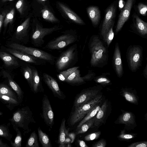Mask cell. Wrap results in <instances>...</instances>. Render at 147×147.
<instances>
[{"label": "cell", "mask_w": 147, "mask_h": 147, "mask_svg": "<svg viewBox=\"0 0 147 147\" xmlns=\"http://www.w3.org/2000/svg\"><path fill=\"white\" fill-rule=\"evenodd\" d=\"M67 144L66 145V147H71V144H70V143H68V144Z\"/></svg>", "instance_id": "cell-56"}, {"label": "cell", "mask_w": 147, "mask_h": 147, "mask_svg": "<svg viewBox=\"0 0 147 147\" xmlns=\"http://www.w3.org/2000/svg\"><path fill=\"white\" fill-rule=\"evenodd\" d=\"M59 5L69 18L74 22L80 24H84L83 21L74 12L64 4L59 2Z\"/></svg>", "instance_id": "cell-22"}, {"label": "cell", "mask_w": 147, "mask_h": 147, "mask_svg": "<svg viewBox=\"0 0 147 147\" xmlns=\"http://www.w3.org/2000/svg\"><path fill=\"white\" fill-rule=\"evenodd\" d=\"M101 90V88L93 87L82 90L75 98L74 108L82 106L93 99L100 94Z\"/></svg>", "instance_id": "cell-8"}, {"label": "cell", "mask_w": 147, "mask_h": 147, "mask_svg": "<svg viewBox=\"0 0 147 147\" xmlns=\"http://www.w3.org/2000/svg\"><path fill=\"white\" fill-rule=\"evenodd\" d=\"M108 106L107 102L105 101L102 105L100 109L96 115L93 126L97 127L103 122L107 113Z\"/></svg>", "instance_id": "cell-19"}, {"label": "cell", "mask_w": 147, "mask_h": 147, "mask_svg": "<svg viewBox=\"0 0 147 147\" xmlns=\"http://www.w3.org/2000/svg\"><path fill=\"white\" fill-rule=\"evenodd\" d=\"M42 117L47 125L51 129L54 123V114L47 96L44 94L42 100Z\"/></svg>", "instance_id": "cell-9"}, {"label": "cell", "mask_w": 147, "mask_h": 147, "mask_svg": "<svg viewBox=\"0 0 147 147\" xmlns=\"http://www.w3.org/2000/svg\"><path fill=\"white\" fill-rule=\"evenodd\" d=\"M144 75H145V77L146 78L147 76V66L146 65L144 71Z\"/></svg>", "instance_id": "cell-55"}, {"label": "cell", "mask_w": 147, "mask_h": 147, "mask_svg": "<svg viewBox=\"0 0 147 147\" xmlns=\"http://www.w3.org/2000/svg\"><path fill=\"white\" fill-rule=\"evenodd\" d=\"M16 7L20 14H23L24 7V0H18L16 4Z\"/></svg>", "instance_id": "cell-44"}, {"label": "cell", "mask_w": 147, "mask_h": 147, "mask_svg": "<svg viewBox=\"0 0 147 147\" xmlns=\"http://www.w3.org/2000/svg\"><path fill=\"white\" fill-rule=\"evenodd\" d=\"M0 99L9 105L15 106L19 104L17 100L6 95H0Z\"/></svg>", "instance_id": "cell-38"}, {"label": "cell", "mask_w": 147, "mask_h": 147, "mask_svg": "<svg viewBox=\"0 0 147 147\" xmlns=\"http://www.w3.org/2000/svg\"><path fill=\"white\" fill-rule=\"evenodd\" d=\"M114 65L117 74L120 77L123 74V67L120 51L118 44L116 45L114 57Z\"/></svg>", "instance_id": "cell-17"}, {"label": "cell", "mask_w": 147, "mask_h": 147, "mask_svg": "<svg viewBox=\"0 0 147 147\" xmlns=\"http://www.w3.org/2000/svg\"><path fill=\"white\" fill-rule=\"evenodd\" d=\"M3 73L4 77L7 79L9 85L16 93L19 100L21 102L23 97V92L21 88L12 79L9 73L5 71H3Z\"/></svg>", "instance_id": "cell-20"}, {"label": "cell", "mask_w": 147, "mask_h": 147, "mask_svg": "<svg viewBox=\"0 0 147 147\" xmlns=\"http://www.w3.org/2000/svg\"><path fill=\"white\" fill-rule=\"evenodd\" d=\"M16 132V136L14 142L11 141V144L13 147H21L22 141L21 133L19 129L17 127H13Z\"/></svg>", "instance_id": "cell-37"}, {"label": "cell", "mask_w": 147, "mask_h": 147, "mask_svg": "<svg viewBox=\"0 0 147 147\" xmlns=\"http://www.w3.org/2000/svg\"><path fill=\"white\" fill-rule=\"evenodd\" d=\"M95 118L96 115L87 121L79 127L76 128L75 133L76 135L84 133L87 131L90 127L93 126Z\"/></svg>", "instance_id": "cell-29"}, {"label": "cell", "mask_w": 147, "mask_h": 147, "mask_svg": "<svg viewBox=\"0 0 147 147\" xmlns=\"http://www.w3.org/2000/svg\"><path fill=\"white\" fill-rule=\"evenodd\" d=\"M89 46L91 54L90 64L92 66H97L106 60L107 50L98 37L91 38Z\"/></svg>", "instance_id": "cell-3"}, {"label": "cell", "mask_w": 147, "mask_h": 147, "mask_svg": "<svg viewBox=\"0 0 147 147\" xmlns=\"http://www.w3.org/2000/svg\"><path fill=\"white\" fill-rule=\"evenodd\" d=\"M0 59L3 61L7 67L18 66L19 63L13 56L6 52H0Z\"/></svg>", "instance_id": "cell-23"}, {"label": "cell", "mask_w": 147, "mask_h": 147, "mask_svg": "<svg viewBox=\"0 0 147 147\" xmlns=\"http://www.w3.org/2000/svg\"><path fill=\"white\" fill-rule=\"evenodd\" d=\"M9 45L10 48L43 60L52 65L55 63L56 57L40 49L28 47L15 43H11Z\"/></svg>", "instance_id": "cell-6"}, {"label": "cell", "mask_w": 147, "mask_h": 147, "mask_svg": "<svg viewBox=\"0 0 147 147\" xmlns=\"http://www.w3.org/2000/svg\"><path fill=\"white\" fill-rule=\"evenodd\" d=\"M76 135L75 133H71L68 134V137L71 139V143H73L75 140Z\"/></svg>", "instance_id": "cell-50"}, {"label": "cell", "mask_w": 147, "mask_h": 147, "mask_svg": "<svg viewBox=\"0 0 147 147\" xmlns=\"http://www.w3.org/2000/svg\"><path fill=\"white\" fill-rule=\"evenodd\" d=\"M94 80L96 83L102 85H108L110 84L111 81L107 77L104 76H99L95 78Z\"/></svg>", "instance_id": "cell-40"}, {"label": "cell", "mask_w": 147, "mask_h": 147, "mask_svg": "<svg viewBox=\"0 0 147 147\" xmlns=\"http://www.w3.org/2000/svg\"><path fill=\"white\" fill-rule=\"evenodd\" d=\"M78 142L79 145L81 147H88L85 142L83 140H78Z\"/></svg>", "instance_id": "cell-51"}, {"label": "cell", "mask_w": 147, "mask_h": 147, "mask_svg": "<svg viewBox=\"0 0 147 147\" xmlns=\"http://www.w3.org/2000/svg\"><path fill=\"white\" fill-rule=\"evenodd\" d=\"M102 94H100L90 101L82 106L74 108L69 117V125L70 126H73L81 121L94 105L102 101Z\"/></svg>", "instance_id": "cell-5"}, {"label": "cell", "mask_w": 147, "mask_h": 147, "mask_svg": "<svg viewBox=\"0 0 147 147\" xmlns=\"http://www.w3.org/2000/svg\"><path fill=\"white\" fill-rule=\"evenodd\" d=\"M61 28L59 26L44 28L39 24L36 23L31 36L32 44L36 47H42L44 43V38L45 36Z\"/></svg>", "instance_id": "cell-7"}, {"label": "cell", "mask_w": 147, "mask_h": 147, "mask_svg": "<svg viewBox=\"0 0 147 147\" xmlns=\"http://www.w3.org/2000/svg\"><path fill=\"white\" fill-rule=\"evenodd\" d=\"M41 1H47V0H40Z\"/></svg>", "instance_id": "cell-59"}, {"label": "cell", "mask_w": 147, "mask_h": 147, "mask_svg": "<svg viewBox=\"0 0 147 147\" xmlns=\"http://www.w3.org/2000/svg\"><path fill=\"white\" fill-rule=\"evenodd\" d=\"M41 12L43 18L46 20L51 22H57L58 20L55 17L53 14L47 9H42Z\"/></svg>", "instance_id": "cell-35"}, {"label": "cell", "mask_w": 147, "mask_h": 147, "mask_svg": "<svg viewBox=\"0 0 147 147\" xmlns=\"http://www.w3.org/2000/svg\"><path fill=\"white\" fill-rule=\"evenodd\" d=\"M136 26L139 32L142 35H145L147 33V23L142 20L137 16H135Z\"/></svg>", "instance_id": "cell-30"}, {"label": "cell", "mask_w": 147, "mask_h": 147, "mask_svg": "<svg viewBox=\"0 0 147 147\" xmlns=\"http://www.w3.org/2000/svg\"><path fill=\"white\" fill-rule=\"evenodd\" d=\"M15 13V9H12L6 16L3 21V25L4 27H6L8 24L11 23L13 20Z\"/></svg>", "instance_id": "cell-39"}, {"label": "cell", "mask_w": 147, "mask_h": 147, "mask_svg": "<svg viewBox=\"0 0 147 147\" xmlns=\"http://www.w3.org/2000/svg\"><path fill=\"white\" fill-rule=\"evenodd\" d=\"M125 2L123 0H119V7L120 9H122L124 7Z\"/></svg>", "instance_id": "cell-52"}, {"label": "cell", "mask_w": 147, "mask_h": 147, "mask_svg": "<svg viewBox=\"0 0 147 147\" xmlns=\"http://www.w3.org/2000/svg\"><path fill=\"white\" fill-rule=\"evenodd\" d=\"M79 67H72L69 68L65 70L62 71L57 75V77L60 81L65 82L67 78Z\"/></svg>", "instance_id": "cell-32"}, {"label": "cell", "mask_w": 147, "mask_h": 147, "mask_svg": "<svg viewBox=\"0 0 147 147\" xmlns=\"http://www.w3.org/2000/svg\"><path fill=\"white\" fill-rule=\"evenodd\" d=\"M87 12L92 24L97 25L100 18V12L98 8L95 6H91L87 9Z\"/></svg>", "instance_id": "cell-25"}, {"label": "cell", "mask_w": 147, "mask_h": 147, "mask_svg": "<svg viewBox=\"0 0 147 147\" xmlns=\"http://www.w3.org/2000/svg\"><path fill=\"white\" fill-rule=\"evenodd\" d=\"M147 141H141L133 143L128 146V147H146Z\"/></svg>", "instance_id": "cell-46"}, {"label": "cell", "mask_w": 147, "mask_h": 147, "mask_svg": "<svg viewBox=\"0 0 147 147\" xmlns=\"http://www.w3.org/2000/svg\"><path fill=\"white\" fill-rule=\"evenodd\" d=\"M115 13V8L113 5L111 6L106 12L101 32V34L105 41L106 35L110 28L112 26Z\"/></svg>", "instance_id": "cell-12"}, {"label": "cell", "mask_w": 147, "mask_h": 147, "mask_svg": "<svg viewBox=\"0 0 147 147\" xmlns=\"http://www.w3.org/2000/svg\"><path fill=\"white\" fill-rule=\"evenodd\" d=\"M117 122L119 123L124 124L130 127L135 126L136 125L134 115L131 112L128 111L123 113L119 117Z\"/></svg>", "instance_id": "cell-16"}, {"label": "cell", "mask_w": 147, "mask_h": 147, "mask_svg": "<svg viewBox=\"0 0 147 147\" xmlns=\"http://www.w3.org/2000/svg\"><path fill=\"white\" fill-rule=\"evenodd\" d=\"M6 13L5 12H3L0 14V32L3 23V19L5 16Z\"/></svg>", "instance_id": "cell-48"}, {"label": "cell", "mask_w": 147, "mask_h": 147, "mask_svg": "<svg viewBox=\"0 0 147 147\" xmlns=\"http://www.w3.org/2000/svg\"><path fill=\"white\" fill-rule=\"evenodd\" d=\"M0 136L11 141L12 136L7 126L4 125H0Z\"/></svg>", "instance_id": "cell-36"}, {"label": "cell", "mask_w": 147, "mask_h": 147, "mask_svg": "<svg viewBox=\"0 0 147 147\" xmlns=\"http://www.w3.org/2000/svg\"><path fill=\"white\" fill-rule=\"evenodd\" d=\"M43 81L51 90L55 96L61 99H64L65 96L60 89L57 81L51 76L46 73H43Z\"/></svg>", "instance_id": "cell-10"}, {"label": "cell", "mask_w": 147, "mask_h": 147, "mask_svg": "<svg viewBox=\"0 0 147 147\" xmlns=\"http://www.w3.org/2000/svg\"><path fill=\"white\" fill-rule=\"evenodd\" d=\"M101 102L102 101L96 104L90 110L85 117L80 121L77 126V128L79 127L87 121L93 118L96 115L101 107Z\"/></svg>", "instance_id": "cell-26"}, {"label": "cell", "mask_w": 147, "mask_h": 147, "mask_svg": "<svg viewBox=\"0 0 147 147\" xmlns=\"http://www.w3.org/2000/svg\"><path fill=\"white\" fill-rule=\"evenodd\" d=\"M9 147L8 145L3 143L2 140L0 139V147Z\"/></svg>", "instance_id": "cell-53"}, {"label": "cell", "mask_w": 147, "mask_h": 147, "mask_svg": "<svg viewBox=\"0 0 147 147\" xmlns=\"http://www.w3.org/2000/svg\"><path fill=\"white\" fill-rule=\"evenodd\" d=\"M23 74L25 78L27 80L32 91L33 84L32 68L29 66L26 65L23 69Z\"/></svg>", "instance_id": "cell-31"}, {"label": "cell", "mask_w": 147, "mask_h": 147, "mask_svg": "<svg viewBox=\"0 0 147 147\" xmlns=\"http://www.w3.org/2000/svg\"><path fill=\"white\" fill-rule=\"evenodd\" d=\"M138 8L140 13L143 16H145L147 11V6L142 3H139L138 6Z\"/></svg>", "instance_id": "cell-45"}, {"label": "cell", "mask_w": 147, "mask_h": 147, "mask_svg": "<svg viewBox=\"0 0 147 147\" xmlns=\"http://www.w3.org/2000/svg\"><path fill=\"white\" fill-rule=\"evenodd\" d=\"M92 75H93L92 74L88 73L87 74L84 76L82 77V78L84 81H88L92 79Z\"/></svg>", "instance_id": "cell-49"}, {"label": "cell", "mask_w": 147, "mask_h": 147, "mask_svg": "<svg viewBox=\"0 0 147 147\" xmlns=\"http://www.w3.org/2000/svg\"><path fill=\"white\" fill-rule=\"evenodd\" d=\"M71 139L69 137H67L65 138V140L64 144L65 145L67 144L71 143Z\"/></svg>", "instance_id": "cell-54"}, {"label": "cell", "mask_w": 147, "mask_h": 147, "mask_svg": "<svg viewBox=\"0 0 147 147\" xmlns=\"http://www.w3.org/2000/svg\"><path fill=\"white\" fill-rule=\"evenodd\" d=\"M0 95L7 96L17 100L14 93L9 86L5 84H0Z\"/></svg>", "instance_id": "cell-33"}, {"label": "cell", "mask_w": 147, "mask_h": 147, "mask_svg": "<svg viewBox=\"0 0 147 147\" xmlns=\"http://www.w3.org/2000/svg\"><path fill=\"white\" fill-rule=\"evenodd\" d=\"M78 51L76 44L73 45L63 51L56 59L55 64L58 71L71 68L77 61Z\"/></svg>", "instance_id": "cell-2"}, {"label": "cell", "mask_w": 147, "mask_h": 147, "mask_svg": "<svg viewBox=\"0 0 147 147\" xmlns=\"http://www.w3.org/2000/svg\"><path fill=\"white\" fill-rule=\"evenodd\" d=\"M141 56V49L138 47H134L129 50L128 53V59L132 70H136L140 66Z\"/></svg>", "instance_id": "cell-13"}, {"label": "cell", "mask_w": 147, "mask_h": 147, "mask_svg": "<svg viewBox=\"0 0 147 147\" xmlns=\"http://www.w3.org/2000/svg\"><path fill=\"white\" fill-rule=\"evenodd\" d=\"M6 50L14 56L26 62L32 63L37 65H43L46 62V61L43 60L15 49L10 48L7 49Z\"/></svg>", "instance_id": "cell-11"}, {"label": "cell", "mask_w": 147, "mask_h": 147, "mask_svg": "<svg viewBox=\"0 0 147 147\" xmlns=\"http://www.w3.org/2000/svg\"><path fill=\"white\" fill-rule=\"evenodd\" d=\"M30 20V18H28L17 27L15 34L16 39L25 42H28L29 38L28 29Z\"/></svg>", "instance_id": "cell-14"}, {"label": "cell", "mask_w": 147, "mask_h": 147, "mask_svg": "<svg viewBox=\"0 0 147 147\" xmlns=\"http://www.w3.org/2000/svg\"><path fill=\"white\" fill-rule=\"evenodd\" d=\"M9 120L13 127L22 128L24 134L30 131V124L36 123L32 112L28 106L18 109L13 113L12 117Z\"/></svg>", "instance_id": "cell-1"}, {"label": "cell", "mask_w": 147, "mask_h": 147, "mask_svg": "<svg viewBox=\"0 0 147 147\" xmlns=\"http://www.w3.org/2000/svg\"><path fill=\"white\" fill-rule=\"evenodd\" d=\"M107 144L106 140L101 139L98 141L93 144V147H105Z\"/></svg>", "instance_id": "cell-47"}, {"label": "cell", "mask_w": 147, "mask_h": 147, "mask_svg": "<svg viewBox=\"0 0 147 147\" xmlns=\"http://www.w3.org/2000/svg\"><path fill=\"white\" fill-rule=\"evenodd\" d=\"M26 147H39L37 136L35 131L30 134L26 142Z\"/></svg>", "instance_id": "cell-34"}, {"label": "cell", "mask_w": 147, "mask_h": 147, "mask_svg": "<svg viewBox=\"0 0 147 147\" xmlns=\"http://www.w3.org/2000/svg\"><path fill=\"white\" fill-rule=\"evenodd\" d=\"M13 0H1L2 2H6L7 1H12Z\"/></svg>", "instance_id": "cell-57"}, {"label": "cell", "mask_w": 147, "mask_h": 147, "mask_svg": "<svg viewBox=\"0 0 147 147\" xmlns=\"http://www.w3.org/2000/svg\"><path fill=\"white\" fill-rule=\"evenodd\" d=\"M101 134L100 131H98L87 135L84 137V139L87 141H92L98 139Z\"/></svg>", "instance_id": "cell-42"}, {"label": "cell", "mask_w": 147, "mask_h": 147, "mask_svg": "<svg viewBox=\"0 0 147 147\" xmlns=\"http://www.w3.org/2000/svg\"><path fill=\"white\" fill-rule=\"evenodd\" d=\"M121 94L129 102L134 104H138V98L133 91L127 88L121 90Z\"/></svg>", "instance_id": "cell-24"}, {"label": "cell", "mask_w": 147, "mask_h": 147, "mask_svg": "<svg viewBox=\"0 0 147 147\" xmlns=\"http://www.w3.org/2000/svg\"><path fill=\"white\" fill-rule=\"evenodd\" d=\"M37 130L39 140L42 146L52 147L51 141L48 135L43 132L40 127L38 128Z\"/></svg>", "instance_id": "cell-28"}, {"label": "cell", "mask_w": 147, "mask_h": 147, "mask_svg": "<svg viewBox=\"0 0 147 147\" xmlns=\"http://www.w3.org/2000/svg\"><path fill=\"white\" fill-rule=\"evenodd\" d=\"M66 120L63 118L61 121L59 129V135L57 143L59 144V147H65L64 142L66 138V129L65 126Z\"/></svg>", "instance_id": "cell-27"}, {"label": "cell", "mask_w": 147, "mask_h": 147, "mask_svg": "<svg viewBox=\"0 0 147 147\" xmlns=\"http://www.w3.org/2000/svg\"><path fill=\"white\" fill-rule=\"evenodd\" d=\"M114 36V33L112 26L107 33L105 37V42L107 43L108 46L109 45L113 39Z\"/></svg>", "instance_id": "cell-43"}, {"label": "cell", "mask_w": 147, "mask_h": 147, "mask_svg": "<svg viewBox=\"0 0 147 147\" xmlns=\"http://www.w3.org/2000/svg\"><path fill=\"white\" fill-rule=\"evenodd\" d=\"M63 33L50 41L43 49L49 50H61L78 40V36L75 32L67 31Z\"/></svg>", "instance_id": "cell-4"}, {"label": "cell", "mask_w": 147, "mask_h": 147, "mask_svg": "<svg viewBox=\"0 0 147 147\" xmlns=\"http://www.w3.org/2000/svg\"><path fill=\"white\" fill-rule=\"evenodd\" d=\"M135 134H133L127 133L124 130L121 131L119 136L118 138L122 140H129L134 138Z\"/></svg>", "instance_id": "cell-41"}, {"label": "cell", "mask_w": 147, "mask_h": 147, "mask_svg": "<svg viewBox=\"0 0 147 147\" xmlns=\"http://www.w3.org/2000/svg\"><path fill=\"white\" fill-rule=\"evenodd\" d=\"M80 71L78 69L72 73L65 82L72 86H78L84 83L85 81L81 77Z\"/></svg>", "instance_id": "cell-21"}, {"label": "cell", "mask_w": 147, "mask_h": 147, "mask_svg": "<svg viewBox=\"0 0 147 147\" xmlns=\"http://www.w3.org/2000/svg\"><path fill=\"white\" fill-rule=\"evenodd\" d=\"M133 1L134 0H127L125 5L121 11L116 26V32L117 33L120 30L128 19Z\"/></svg>", "instance_id": "cell-15"}, {"label": "cell", "mask_w": 147, "mask_h": 147, "mask_svg": "<svg viewBox=\"0 0 147 147\" xmlns=\"http://www.w3.org/2000/svg\"><path fill=\"white\" fill-rule=\"evenodd\" d=\"M3 114V113L0 111V115H1Z\"/></svg>", "instance_id": "cell-58"}, {"label": "cell", "mask_w": 147, "mask_h": 147, "mask_svg": "<svg viewBox=\"0 0 147 147\" xmlns=\"http://www.w3.org/2000/svg\"><path fill=\"white\" fill-rule=\"evenodd\" d=\"M32 81L33 84V92L36 93L38 92L44 91L40 76L37 70L35 68H33Z\"/></svg>", "instance_id": "cell-18"}]
</instances>
